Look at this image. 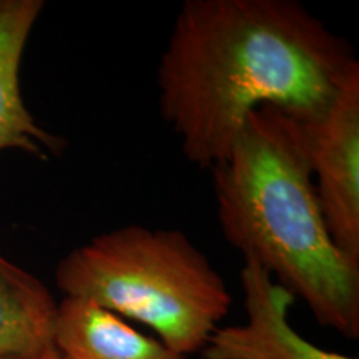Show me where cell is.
<instances>
[{
	"instance_id": "obj_9",
	"label": "cell",
	"mask_w": 359,
	"mask_h": 359,
	"mask_svg": "<svg viewBox=\"0 0 359 359\" xmlns=\"http://www.w3.org/2000/svg\"><path fill=\"white\" fill-rule=\"evenodd\" d=\"M0 359H60L55 351V348H48L45 351L34 353V354H19V356H6Z\"/></svg>"
},
{
	"instance_id": "obj_4",
	"label": "cell",
	"mask_w": 359,
	"mask_h": 359,
	"mask_svg": "<svg viewBox=\"0 0 359 359\" xmlns=\"http://www.w3.org/2000/svg\"><path fill=\"white\" fill-rule=\"evenodd\" d=\"M303 127L327 230L336 246L359 263V62L325 115Z\"/></svg>"
},
{
	"instance_id": "obj_7",
	"label": "cell",
	"mask_w": 359,
	"mask_h": 359,
	"mask_svg": "<svg viewBox=\"0 0 359 359\" xmlns=\"http://www.w3.org/2000/svg\"><path fill=\"white\" fill-rule=\"evenodd\" d=\"M53 348L60 359H188L123 318L75 298L57 304Z\"/></svg>"
},
{
	"instance_id": "obj_2",
	"label": "cell",
	"mask_w": 359,
	"mask_h": 359,
	"mask_svg": "<svg viewBox=\"0 0 359 359\" xmlns=\"http://www.w3.org/2000/svg\"><path fill=\"white\" fill-rule=\"evenodd\" d=\"M212 173L228 243L299 296L321 326L358 339L359 263L327 230L303 123L275 107L251 111Z\"/></svg>"
},
{
	"instance_id": "obj_5",
	"label": "cell",
	"mask_w": 359,
	"mask_h": 359,
	"mask_svg": "<svg viewBox=\"0 0 359 359\" xmlns=\"http://www.w3.org/2000/svg\"><path fill=\"white\" fill-rule=\"evenodd\" d=\"M246 321L218 326L201 351V359H358L327 351L304 339L290 323L296 298L253 259L240 269Z\"/></svg>"
},
{
	"instance_id": "obj_1",
	"label": "cell",
	"mask_w": 359,
	"mask_h": 359,
	"mask_svg": "<svg viewBox=\"0 0 359 359\" xmlns=\"http://www.w3.org/2000/svg\"><path fill=\"white\" fill-rule=\"evenodd\" d=\"M356 62L351 45L294 0H187L160 60V111L188 161L212 170L251 111L321 118Z\"/></svg>"
},
{
	"instance_id": "obj_8",
	"label": "cell",
	"mask_w": 359,
	"mask_h": 359,
	"mask_svg": "<svg viewBox=\"0 0 359 359\" xmlns=\"http://www.w3.org/2000/svg\"><path fill=\"white\" fill-rule=\"evenodd\" d=\"M57 304L37 276L0 253V358L52 348Z\"/></svg>"
},
{
	"instance_id": "obj_3",
	"label": "cell",
	"mask_w": 359,
	"mask_h": 359,
	"mask_svg": "<svg viewBox=\"0 0 359 359\" xmlns=\"http://www.w3.org/2000/svg\"><path fill=\"white\" fill-rule=\"evenodd\" d=\"M65 298L150 327L183 356L200 353L231 306L226 283L180 230L140 224L100 233L55 269Z\"/></svg>"
},
{
	"instance_id": "obj_6",
	"label": "cell",
	"mask_w": 359,
	"mask_h": 359,
	"mask_svg": "<svg viewBox=\"0 0 359 359\" xmlns=\"http://www.w3.org/2000/svg\"><path fill=\"white\" fill-rule=\"evenodd\" d=\"M43 6L42 0H0V151L48 160L64 151L65 140L35 120L20 88L22 57Z\"/></svg>"
}]
</instances>
